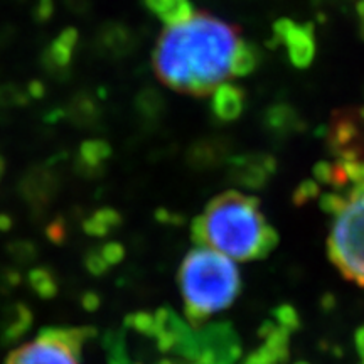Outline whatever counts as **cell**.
<instances>
[{
  "label": "cell",
  "mask_w": 364,
  "mask_h": 364,
  "mask_svg": "<svg viewBox=\"0 0 364 364\" xmlns=\"http://www.w3.org/2000/svg\"><path fill=\"white\" fill-rule=\"evenodd\" d=\"M238 41V27L198 12L181 24L167 26L154 51V70L171 90L206 97L231 75Z\"/></svg>",
  "instance_id": "6da1fadb"
},
{
  "label": "cell",
  "mask_w": 364,
  "mask_h": 364,
  "mask_svg": "<svg viewBox=\"0 0 364 364\" xmlns=\"http://www.w3.org/2000/svg\"><path fill=\"white\" fill-rule=\"evenodd\" d=\"M198 247H209L231 260H262L279 245V235L268 225L260 201L240 191H226L208 204L191 225Z\"/></svg>",
  "instance_id": "7a4b0ae2"
},
{
  "label": "cell",
  "mask_w": 364,
  "mask_h": 364,
  "mask_svg": "<svg viewBox=\"0 0 364 364\" xmlns=\"http://www.w3.org/2000/svg\"><path fill=\"white\" fill-rule=\"evenodd\" d=\"M186 318L199 329L215 314L225 311L241 292V277L235 262L209 247L186 255L177 273Z\"/></svg>",
  "instance_id": "3957f363"
},
{
  "label": "cell",
  "mask_w": 364,
  "mask_h": 364,
  "mask_svg": "<svg viewBox=\"0 0 364 364\" xmlns=\"http://www.w3.org/2000/svg\"><path fill=\"white\" fill-rule=\"evenodd\" d=\"M327 253L344 279L364 287V181L354 184L334 215Z\"/></svg>",
  "instance_id": "277c9868"
},
{
  "label": "cell",
  "mask_w": 364,
  "mask_h": 364,
  "mask_svg": "<svg viewBox=\"0 0 364 364\" xmlns=\"http://www.w3.org/2000/svg\"><path fill=\"white\" fill-rule=\"evenodd\" d=\"M93 336V327H46L38 339L9 354L6 364H80L81 349Z\"/></svg>",
  "instance_id": "5b68a950"
},
{
  "label": "cell",
  "mask_w": 364,
  "mask_h": 364,
  "mask_svg": "<svg viewBox=\"0 0 364 364\" xmlns=\"http://www.w3.org/2000/svg\"><path fill=\"white\" fill-rule=\"evenodd\" d=\"M329 152L344 167L349 182L364 181V107L341 108L326 129Z\"/></svg>",
  "instance_id": "8992f818"
},
{
  "label": "cell",
  "mask_w": 364,
  "mask_h": 364,
  "mask_svg": "<svg viewBox=\"0 0 364 364\" xmlns=\"http://www.w3.org/2000/svg\"><path fill=\"white\" fill-rule=\"evenodd\" d=\"M284 44L290 63L295 68H309L316 56V38L311 24L299 26L290 19H279L273 24L272 46Z\"/></svg>",
  "instance_id": "52a82bcc"
},
{
  "label": "cell",
  "mask_w": 364,
  "mask_h": 364,
  "mask_svg": "<svg viewBox=\"0 0 364 364\" xmlns=\"http://www.w3.org/2000/svg\"><path fill=\"white\" fill-rule=\"evenodd\" d=\"M277 171L275 159L267 154H245L228 159V177L245 189H263Z\"/></svg>",
  "instance_id": "ba28073f"
},
{
  "label": "cell",
  "mask_w": 364,
  "mask_h": 364,
  "mask_svg": "<svg viewBox=\"0 0 364 364\" xmlns=\"http://www.w3.org/2000/svg\"><path fill=\"white\" fill-rule=\"evenodd\" d=\"M198 341L201 351L211 353L218 364H235L241 358V346L238 334L230 322H215L199 327Z\"/></svg>",
  "instance_id": "9c48e42d"
},
{
  "label": "cell",
  "mask_w": 364,
  "mask_h": 364,
  "mask_svg": "<svg viewBox=\"0 0 364 364\" xmlns=\"http://www.w3.org/2000/svg\"><path fill=\"white\" fill-rule=\"evenodd\" d=\"M59 191V177L49 167H33L21 179L19 193L36 215H43Z\"/></svg>",
  "instance_id": "30bf717a"
},
{
  "label": "cell",
  "mask_w": 364,
  "mask_h": 364,
  "mask_svg": "<svg viewBox=\"0 0 364 364\" xmlns=\"http://www.w3.org/2000/svg\"><path fill=\"white\" fill-rule=\"evenodd\" d=\"M211 108L216 120L235 122L245 110V91L233 83H221L213 91Z\"/></svg>",
  "instance_id": "8fae6325"
},
{
  "label": "cell",
  "mask_w": 364,
  "mask_h": 364,
  "mask_svg": "<svg viewBox=\"0 0 364 364\" xmlns=\"http://www.w3.org/2000/svg\"><path fill=\"white\" fill-rule=\"evenodd\" d=\"M112 147L105 140H86L81 144L76 157V171L80 176L98 177L105 169V164L110 161Z\"/></svg>",
  "instance_id": "7c38bea8"
},
{
  "label": "cell",
  "mask_w": 364,
  "mask_h": 364,
  "mask_svg": "<svg viewBox=\"0 0 364 364\" xmlns=\"http://www.w3.org/2000/svg\"><path fill=\"white\" fill-rule=\"evenodd\" d=\"M263 124H265L268 134L272 136H279V139L290 136L304 129V120L299 117L297 110L287 103L272 105L265 113Z\"/></svg>",
  "instance_id": "4fadbf2b"
},
{
  "label": "cell",
  "mask_w": 364,
  "mask_h": 364,
  "mask_svg": "<svg viewBox=\"0 0 364 364\" xmlns=\"http://www.w3.org/2000/svg\"><path fill=\"white\" fill-rule=\"evenodd\" d=\"M76 41H78V33L75 29H66L59 34V38L51 44V48L46 51L44 66L53 75H59V71L68 70Z\"/></svg>",
  "instance_id": "5bb4252c"
},
{
  "label": "cell",
  "mask_w": 364,
  "mask_h": 364,
  "mask_svg": "<svg viewBox=\"0 0 364 364\" xmlns=\"http://www.w3.org/2000/svg\"><path fill=\"white\" fill-rule=\"evenodd\" d=\"M145 6L166 26L181 24L194 16L193 4L189 0H145Z\"/></svg>",
  "instance_id": "9a60e30c"
},
{
  "label": "cell",
  "mask_w": 364,
  "mask_h": 364,
  "mask_svg": "<svg viewBox=\"0 0 364 364\" xmlns=\"http://www.w3.org/2000/svg\"><path fill=\"white\" fill-rule=\"evenodd\" d=\"M31 324H33V312L24 304H14L4 317L2 332H0L2 343L12 344L19 341L31 329Z\"/></svg>",
  "instance_id": "2e32d148"
},
{
  "label": "cell",
  "mask_w": 364,
  "mask_h": 364,
  "mask_svg": "<svg viewBox=\"0 0 364 364\" xmlns=\"http://www.w3.org/2000/svg\"><path fill=\"white\" fill-rule=\"evenodd\" d=\"M68 118L81 129H93L100 122V107L93 95H76L68 107Z\"/></svg>",
  "instance_id": "e0dca14e"
},
{
  "label": "cell",
  "mask_w": 364,
  "mask_h": 364,
  "mask_svg": "<svg viewBox=\"0 0 364 364\" xmlns=\"http://www.w3.org/2000/svg\"><path fill=\"white\" fill-rule=\"evenodd\" d=\"M260 338L265 341V344L268 349H270L273 356L277 358V361L280 364H285L289 361L290 351H289V343H290V331L280 327L277 322H265L260 327Z\"/></svg>",
  "instance_id": "ac0fdd59"
},
{
  "label": "cell",
  "mask_w": 364,
  "mask_h": 364,
  "mask_svg": "<svg viewBox=\"0 0 364 364\" xmlns=\"http://www.w3.org/2000/svg\"><path fill=\"white\" fill-rule=\"evenodd\" d=\"M120 225V213H117L112 208H102L83 223V230L86 235L95 236V238H103V236L113 233Z\"/></svg>",
  "instance_id": "d6986e66"
},
{
  "label": "cell",
  "mask_w": 364,
  "mask_h": 364,
  "mask_svg": "<svg viewBox=\"0 0 364 364\" xmlns=\"http://www.w3.org/2000/svg\"><path fill=\"white\" fill-rule=\"evenodd\" d=\"M135 110L144 122H149V124L159 122L162 118L164 110H166V100L156 90H144L136 95Z\"/></svg>",
  "instance_id": "ffe728a7"
},
{
  "label": "cell",
  "mask_w": 364,
  "mask_h": 364,
  "mask_svg": "<svg viewBox=\"0 0 364 364\" xmlns=\"http://www.w3.org/2000/svg\"><path fill=\"white\" fill-rule=\"evenodd\" d=\"M260 53L248 41L240 39L236 44L233 59H231V75L233 76H247L253 73L258 66Z\"/></svg>",
  "instance_id": "44dd1931"
},
{
  "label": "cell",
  "mask_w": 364,
  "mask_h": 364,
  "mask_svg": "<svg viewBox=\"0 0 364 364\" xmlns=\"http://www.w3.org/2000/svg\"><path fill=\"white\" fill-rule=\"evenodd\" d=\"M226 149L221 147L218 142H199L194 147L189 149V162L191 166L198 167V169H209L215 167L225 159Z\"/></svg>",
  "instance_id": "7402d4cb"
},
{
  "label": "cell",
  "mask_w": 364,
  "mask_h": 364,
  "mask_svg": "<svg viewBox=\"0 0 364 364\" xmlns=\"http://www.w3.org/2000/svg\"><path fill=\"white\" fill-rule=\"evenodd\" d=\"M31 289L41 299H53L58 294V280L49 268H34L27 275Z\"/></svg>",
  "instance_id": "603a6c76"
},
{
  "label": "cell",
  "mask_w": 364,
  "mask_h": 364,
  "mask_svg": "<svg viewBox=\"0 0 364 364\" xmlns=\"http://www.w3.org/2000/svg\"><path fill=\"white\" fill-rule=\"evenodd\" d=\"M103 348L107 349L108 364H132L122 332H108L103 339Z\"/></svg>",
  "instance_id": "cb8c5ba5"
},
{
  "label": "cell",
  "mask_w": 364,
  "mask_h": 364,
  "mask_svg": "<svg viewBox=\"0 0 364 364\" xmlns=\"http://www.w3.org/2000/svg\"><path fill=\"white\" fill-rule=\"evenodd\" d=\"M125 324L127 327H132V329L140 332V334L154 338V329H156V317H154V314H149V312L132 314V316L127 317Z\"/></svg>",
  "instance_id": "d4e9b609"
},
{
  "label": "cell",
  "mask_w": 364,
  "mask_h": 364,
  "mask_svg": "<svg viewBox=\"0 0 364 364\" xmlns=\"http://www.w3.org/2000/svg\"><path fill=\"white\" fill-rule=\"evenodd\" d=\"M273 317H275L277 324L290 332L297 331L300 326V318H299L297 311H295L292 306H287V304L277 307L275 311H273Z\"/></svg>",
  "instance_id": "484cf974"
},
{
  "label": "cell",
  "mask_w": 364,
  "mask_h": 364,
  "mask_svg": "<svg viewBox=\"0 0 364 364\" xmlns=\"http://www.w3.org/2000/svg\"><path fill=\"white\" fill-rule=\"evenodd\" d=\"M85 265H86V268H88V272L91 273V275H95V277L105 275V273L108 272V267H110L107 263V260L103 258V255H102V252H100V248H93V250H90L88 253H86Z\"/></svg>",
  "instance_id": "4316f807"
},
{
  "label": "cell",
  "mask_w": 364,
  "mask_h": 364,
  "mask_svg": "<svg viewBox=\"0 0 364 364\" xmlns=\"http://www.w3.org/2000/svg\"><path fill=\"white\" fill-rule=\"evenodd\" d=\"M318 196V186L316 181H304L302 184L299 186L297 191L294 194V203L295 206H302L309 201H312L314 198Z\"/></svg>",
  "instance_id": "83f0119b"
},
{
  "label": "cell",
  "mask_w": 364,
  "mask_h": 364,
  "mask_svg": "<svg viewBox=\"0 0 364 364\" xmlns=\"http://www.w3.org/2000/svg\"><path fill=\"white\" fill-rule=\"evenodd\" d=\"M100 252H102L103 258L107 260V263L110 267L117 265V263H120L125 257V248L122 247L120 243H117V241H110V243L103 245V247L100 248Z\"/></svg>",
  "instance_id": "f1b7e54d"
},
{
  "label": "cell",
  "mask_w": 364,
  "mask_h": 364,
  "mask_svg": "<svg viewBox=\"0 0 364 364\" xmlns=\"http://www.w3.org/2000/svg\"><path fill=\"white\" fill-rule=\"evenodd\" d=\"M344 201H346V196L339 193H327L321 198V209L326 213V215L334 216L336 213L343 208Z\"/></svg>",
  "instance_id": "f546056e"
},
{
  "label": "cell",
  "mask_w": 364,
  "mask_h": 364,
  "mask_svg": "<svg viewBox=\"0 0 364 364\" xmlns=\"http://www.w3.org/2000/svg\"><path fill=\"white\" fill-rule=\"evenodd\" d=\"M9 250H11V253L14 255L16 260L24 263L34 260L36 257V248L33 247V243H27V241H17V243H14Z\"/></svg>",
  "instance_id": "4dcf8cb0"
},
{
  "label": "cell",
  "mask_w": 364,
  "mask_h": 364,
  "mask_svg": "<svg viewBox=\"0 0 364 364\" xmlns=\"http://www.w3.org/2000/svg\"><path fill=\"white\" fill-rule=\"evenodd\" d=\"M46 235H48V238L51 240L53 243L61 245L68 236V228H66L65 220H63V218L54 220L51 225L48 226V230H46Z\"/></svg>",
  "instance_id": "1f68e13d"
},
{
  "label": "cell",
  "mask_w": 364,
  "mask_h": 364,
  "mask_svg": "<svg viewBox=\"0 0 364 364\" xmlns=\"http://www.w3.org/2000/svg\"><path fill=\"white\" fill-rule=\"evenodd\" d=\"M243 364H280V363L277 361V358L273 356L270 349L263 344L262 348H258L257 351L250 354V356L245 359Z\"/></svg>",
  "instance_id": "d6a6232c"
},
{
  "label": "cell",
  "mask_w": 364,
  "mask_h": 364,
  "mask_svg": "<svg viewBox=\"0 0 364 364\" xmlns=\"http://www.w3.org/2000/svg\"><path fill=\"white\" fill-rule=\"evenodd\" d=\"M81 306L85 307V311L95 312L100 307V295L95 292H86L81 299Z\"/></svg>",
  "instance_id": "836d02e7"
},
{
  "label": "cell",
  "mask_w": 364,
  "mask_h": 364,
  "mask_svg": "<svg viewBox=\"0 0 364 364\" xmlns=\"http://www.w3.org/2000/svg\"><path fill=\"white\" fill-rule=\"evenodd\" d=\"M354 344H356L359 356H361V363H364V326H361L356 331V336H354Z\"/></svg>",
  "instance_id": "e575fe53"
},
{
  "label": "cell",
  "mask_w": 364,
  "mask_h": 364,
  "mask_svg": "<svg viewBox=\"0 0 364 364\" xmlns=\"http://www.w3.org/2000/svg\"><path fill=\"white\" fill-rule=\"evenodd\" d=\"M358 19H359V31H361V38L364 39V0H359L356 6Z\"/></svg>",
  "instance_id": "d590c367"
},
{
  "label": "cell",
  "mask_w": 364,
  "mask_h": 364,
  "mask_svg": "<svg viewBox=\"0 0 364 364\" xmlns=\"http://www.w3.org/2000/svg\"><path fill=\"white\" fill-rule=\"evenodd\" d=\"M29 95L34 98L44 97V86L41 85L39 81H34V83H31V86H29Z\"/></svg>",
  "instance_id": "8d00e7d4"
},
{
  "label": "cell",
  "mask_w": 364,
  "mask_h": 364,
  "mask_svg": "<svg viewBox=\"0 0 364 364\" xmlns=\"http://www.w3.org/2000/svg\"><path fill=\"white\" fill-rule=\"evenodd\" d=\"M12 228V220L11 216L7 215H0V230L2 231H9Z\"/></svg>",
  "instance_id": "74e56055"
},
{
  "label": "cell",
  "mask_w": 364,
  "mask_h": 364,
  "mask_svg": "<svg viewBox=\"0 0 364 364\" xmlns=\"http://www.w3.org/2000/svg\"><path fill=\"white\" fill-rule=\"evenodd\" d=\"M4 169H6V162H4L2 156H0V181H2V176H4Z\"/></svg>",
  "instance_id": "f35d334b"
},
{
  "label": "cell",
  "mask_w": 364,
  "mask_h": 364,
  "mask_svg": "<svg viewBox=\"0 0 364 364\" xmlns=\"http://www.w3.org/2000/svg\"><path fill=\"white\" fill-rule=\"evenodd\" d=\"M295 364H309V363H306V361H299V363H295Z\"/></svg>",
  "instance_id": "ab89813d"
},
{
  "label": "cell",
  "mask_w": 364,
  "mask_h": 364,
  "mask_svg": "<svg viewBox=\"0 0 364 364\" xmlns=\"http://www.w3.org/2000/svg\"><path fill=\"white\" fill-rule=\"evenodd\" d=\"M361 364H364V363H361Z\"/></svg>",
  "instance_id": "60d3db41"
}]
</instances>
